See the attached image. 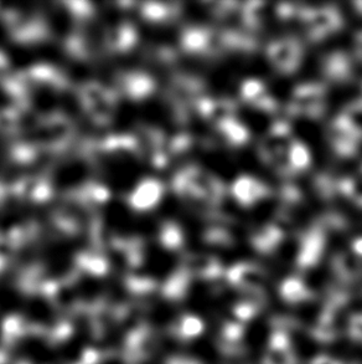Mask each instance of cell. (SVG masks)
Segmentation results:
<instances>
[{
	"mask_svg": "<svg viewBox=\"0 0 362 364\" xmlns=\"http://www.w3.org/2000/svg\"><path fill=\"white\" fill-rule=\"evenodd\" d=\"M76 136V128L66 114L55 111L41 116L36 122V138L43 152L60 156L69 151Z\"/></svg>",
	"mask_w": 362,
	"mask_h": 364,
	"instance_id": "cell-1",
	"label": "cell"
},
{
	"mask_svg": "<svg viewBox=\"0 0 362 364\" xmlns=\"http://www.w3.org/2000/svg\"><path fill=\"white\" fill-rule=\"evenodd\" d=\"M1 19L10 39L21 45L43 44L51 39V30L41 14L25 15L16 9H5Z\"/></svg>",
	"mask_w": 362,
	"mask_h": 364,
	"instance_id": "cell-2",
	"label": "cell"
},
{
	"mask_svg": "<svg viewBox=\"0 0 362 364\" xmlns=\"http://www.w3.org/2000/svg\"><path fill=\"white\" fill-rule=\"evenodd\" d=\"M23 71L30 86H44L56 92H64L70 87L67 75L53 65L38 64Z\"/></svg>",
	"mask_w": 362,
	"mask_h": 364,
	"instance_id": "cell-3",
	"label": "cell"
},
{
	"mask_svg": "<svg viewBox=\"0 0 362 364\" xmlns=\"http://www.w3.org/2000/svg\"><path fill=\"white\" fill-rule=\"evenodd\" d=\"M118 92L132 101L147 99L155 89L154 80L142 71H122L117 75Z\"/></svg>",
	"mask_w": 362,
	"mask_h": 364,
	"instance_id": "cell-4",
	"label": "cell"
},
{
	"mask_svg": "<svg viewBox=\"0 0 362 364\" xmlns=\"http://www.w3.org/2000/svg\"><path fill=\"white\" fill-rule=\"evenodd\" d=\"M163 196V184L153 178L144 179L138 184L127 198L129 205L138 212H146L155 207Z\"/></svg>",
	"mask_w": 362,
	"mask_h": 364,
	"instance_id": "cell-5",
	"label": "cell"
},
{
	"mask_svg": "<svg viewBox=\"0 0 362 364\" xmlns=\"http://www.w3.org/2000/svg\"><path fill=\"white\" fill-rule=\"evenodd\" d=\"M104 41H106L107 49L111 53L126 54L137 44V29L131 21L123 20L119 24L114 25L111 29H108Z\"/></svg>",
	"mask_w": 362,
	"mask_h": 364,
	"instance_id": "cell-6",
	"label": "cell"
},
{
	"mask_svg": "<svg viewBox=\"0 0 362 364\" xmlns=\"http://www.w3.org/2000/svg\"><path fill=\"white\" fill-rule=\"evenodd\" d=\"M50 225L60 237H77L82 232V223L77 212L69 207L56 208L50 215Z\"/></svg>",
	"mask_w": 362,
	"mask_h": 364,
	"instance_id": "cell-7",
	"label": "cell"
},
{
	"mask_svg": "<svg viewBox=\"0 0 362 364\" xmlns=\"http://www.w3.org/2000/svg\"><path fill=\"white\" fill-rule=\"evenodd\" d=\"M19 192L23 199H29L30 202L34 203H45L54 196V188L48 176L40 174L19 179Z\"/></svg>",
	"mask_w": 362,
	"mask_h": 364,
	"instance_id": "cell-8",
	"label": "cell"
},
{
	"mask_svg": "<svg viewBox=\"0 0 362 364\" xmlns=\"http://www.w3.org/2000/svg\"><path fill=\"white\" fill-rule=\"evenodd\" d=\"M64 49L71 59L77 61H89L92 59V45L84 30L76 29L70 33L65 39Z\"/></svg>",
	"mask_w": 362,
	"mask_h": 364,
	"instance_id": "cell-9",
	"label": "cell"
},
{
	"mask_svg": "<svg viewBox=\"0 0 362 364\" xmlns=\"http://www.w3.org/2000/svg\"><path fill=\"white\" fill-rule=\"evenodd\" d=\"M43 149L36 141H16L10 144V161L18 166H31L40 158Z\"/></svg>",
	"mask_w": 362,
	"mask_h": 364,
	"instance_id": "cell-10",
	"label": "cell"
},
{
	"mask_svg": "<svg viewBox=\"0 0 362 364\" xmlns=\"http://www.w3.org/2000/svg\"><path fill=\"white\" fill-rule=\"evenodd\" d=\"M111 89L103 86L97 81H89L81 85L79 87V99L81 106L84 111L91 107L92 105L97 104L99 101H102L104 97H107Z\"/></svg>",
	"mask_w": 362,
	"mask_h": 364,
	"instance_id": "cell-11",
	"label": "cell"
},
{
	"mask_svg": "<svg viewBox=\"0 0 362 364\" xmlns=\"http://www.w3.org/2000/svg\"><path fill=\"white\" fill-rule=\"evenodd\" d=\"M23 114L14 106L0 109V133L5 136H16L21 128Z\"/></svg>",
	"mask_w": 362,
	"mask_h": 364,
	"instance_id": "cell-12",
	"label": "cell"
},
{
	"mask_svg": "<svg viewBox=\"0 0 362 364\" xmlns=\"http://www.w3.org/2000/svg\"><path fill=\"white\" fill-rule=\"evenodd\" d=\"M260 193H262V184L251 178H241L240 181H237L235 184L236 197L246 204L253 202L256 198L260 197Z\"/></svg>",
	"mask_w": 362,
	"mask_h": 364,
	"instance_id": "cell-13",
	"label": "cell"
},
{
	"mask_svg": "<svg viewBox=\"0 0 362 364\" xmlns=\"http://www.w3.org/2000/svg\"><path fill=\"white\" fill-rule=\"evenodd\" d=\"M79 188H81L84 197L87 199V202L91 204V207L96 205V204H103V203L107 202L109 197H111V193H109L107 188L102 186V184H98V183H84V186Z\"/></svg>",
	"mask_w": 362,
	"mask_h": 364,
	"instance_id": "cell-14",
	"label": "cell"
},
{
	"mask_svg": "<svg viewBox=\"0 0 362 364\" xmlns=\"http://www.w3.org/2000/svg\"><path fill=\"white\" fill-rule=\"evenodd\" d=\"M62 5L67 8L76 20H89L94 14V6L89 1H65Z\"/></svg>",
	"mask_w": 362,
	"mask_h": 364,
	"instance_id": "cell-15",
	"label": "cell"
},
{
	"mask_svg": "<svg viewBox=\"0 0 362 364\" xmlns=\"http://www.w3.org/2000/svg\"><path fill=\"white\" fill-rule=\"evenodd\" d=\"M141 13L143 18L149 21H162L167 18L169 10L165 5L160 3H144L141 8Z\"/></svg>",
	"mask_w": 362,
	"mask_h": 364,
	"instance_id": "cell-16",
	"label": "cell"
},
{
	"mask_svg": "<svg viewBox=\"0 0 362 364\" xmlns=\"http://www.w3.org/2000/svg\"><path fill=\"white\" fill-rule=\"evenodd\" d=\"M181 232L180 229L172 224V223H165L160 230V240L164 245L168 247H174V246L180 244Z\"/></svg>",
	"mask_w": 362,
	"mask_h": 364,
	"instance_id": "cell-17",
	"label": "cell"
},
{
	"mask_svg": "<svg viewBox=\"0 0 362 364\" xmlns=\"http://www.w3.org/2000/svg\"><path fill=\"white\" fill-rule=\"evenodd\" d=\"M292 162H293L295 166L302 167V166L308 163V153H307V151H305L303 147L294 148Z\"/></svg>",
	"mask_w": 362,
	"mask_h": 364,
	"instance_id": "cell-18",
	"label": "cell"
},
{
	"mask_svg": "<svg viewBox=\"0 0 362 364\" xmlns=\"http://www.w3.org/2000/svg\"><path fill=\"white\" fill-rule=\"evenodd\" d=\"M10 63L8 56L0 51V74H4L6 70L9 69Z\"/></svg>",
	"mask_w": 362,
	"mask_h": 364,
	"instance_id": "cell-19",
	"label": "cell"
},
{
	"mask_svg": "<svg viewBox=\"0 0 362 364\" xmlns=\"http://www.w3.org/2000/svg\"><path fill=\"white\" fill-rule=\"evenodd\" d=\"M3 264H4V257L3 256L0 255V267L3 266Z\"/></svg>",
	"mask_w": 362,
	"mask_h": 364,
	"instance_id": "cell-20",
	"label": "cell"
}]
</instances>
